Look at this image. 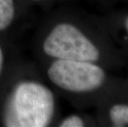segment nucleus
Listing matches in <instances>:
<instances>
[{
  "label": "nucleus",
  "mask_w": 128,
  "mask_h": 127,
  "mask_svg": "<svg viewBox=\"0 0 128 127\" xmlns=\"http://www.w3.org/2000/svg\"><path fill=\"white\" fill-rule=\"evenodd\" d=\"M55 100L47 87L36 82H24L16 88L10 105L8 126L45 127L53 117Z\"/></svg>",
  "instance_id": "nucleus-1"
},
{
  "label": "nucleus",
  "mask_w": 128,
  "mask_h": 127,
  "mask_svg": "<svg viewBox=\"0 0 128 127\" xmlns=\"http://www.w3.org/2000/svg\"><path fill=\"white\" fill-rule=\"evenodd\" d=\"M45 53L57 59L94 62L99 50L74 26L61 23L54 28L43 45Z\"/></svg>",
  "instance_id": "nucleus-2"
},
{
  "label": "nucleus",
  "mask_w": 128,
  "mask_h": 127,
  "mask_svg": "<svg viewBox=\"0 0 128 127\" xmlns=\"http://www.w3.org/2000/svg\"><path fill=\"white\" fill-rule=\"evenodd\" d=\"M52 83L64 90L84 93L98 88L105 80V73L92 62L57 59L48 69Z\"/></svg>",
  "instance_id": "nucleus-3"
},
{
  "label": "nucleus",
  "mask_w": 128,
  "mask_h": 127,
  "mask_svg": "<svg viewBox=\"0 0 128 127\" xmlns=\"http://www.w3.org/2000/svg\"><path fill=\"white\" fill-rule=\"evenodd\" d=\"M14 14L13 0H0V31L8 27L13 21Z\"/></svg>",
  "instance_id": "nucleus-4"
},
{
  "label": "nucleus",
  "mask_w": 128,
  "mask_h": 127,
  "mask_svg": "<svg viewBox=\"0 0 128 127\" xmlns=\"http://www.w3.org/2000/svg\"><path fill=\"white\" fill-rule=\"evenodd\" d=\"M111 120L115 126H125L128 124V106L115 105L110 111Z\"/></svg>",
  "instance_id": "nucleus-5"
},
{
  "label": "nucleus",
  "mask_w": 128,
  "mask_h": 127,
  "mask_svg": "<svg viewBox=\"0 0 128 127\" xmlns=\"http://www.w3.org/2000/svg\"><path fill=\"white\" fill-rule=\"evenodd\" d=\"M84 126V121L78 116H71L66 118L60 125L61 127H82Z\"/></svg>",
  "instance_id": "nucleus-6"
},
{
  "label": "nucleus",
  "mask_w": 128,
  "mask_h": 127,
  "mask_svg": "<svg viewBox=\"0 0 128 127\" xmlns=\"http://www.w3.org/2000/svg\"><path fill=\"white\" fill-rule=\"evenodd\" d=\"M2 64H4V54H2V49L0 47V73H1V70L2 68Z\"/></svg>",
  "instance_id": "nucleus-7"
},
{
  "label": "nucleus",
  "mask_w": 128,
  "mask_h": 127,
  "mask_svg": "<svg viewBox=\"0 0 128 127\" xmlns=\"http://www.w3.org/2000/svg\"><path fill=\"white\" fill-rule=\"evenodd\" d=\"M126 28L128 30V18H127V21H126Z\"/></svg>",
  "instance_id": "nucleus-8"
},
{
  "label": "nucleus",
  "mask_w": 128,
  "mask_h": 127,
  "mask_svg": "<svg viewBox=\"0 0 128 127\" xmlns=\"http://www.w3.org/2000/svg\"><path fill=\"white\" fill-rule=\"evenodd\" d=\"M36 1H38V0H36Z\"/></svg>",
  "instance_id": "nucleus-9"
}]
</instances>
